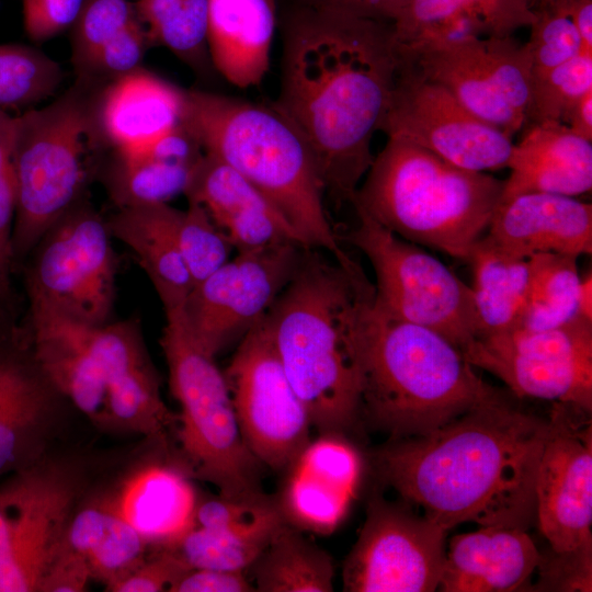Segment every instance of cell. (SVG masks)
Masks as SVG:
<instances>
[{
    "label": "cell",
    "instance_id": "8992f818",
    "mask_svg": "<svg viewBox=\"0 0 592 592\" xmlns=\"http://www.w3.org/2000/svg\"><path fill=\"white\" fill-rule=\"evenodd\" d=\"M503 186L487 172L456 167L413 143L388 137L352 205L400 238L467 262Z\"/></svg>",
    "mask_w": 592,
    "mask_h": 592
},
{
    "label": "cell",
    "instance_id": "7402d4cb",
    "mask_svg": "<svg viewBox=\"0 0 592 592\" xmlns=\"http://www.w3.org/2000/svg\"><path fill=\"white\" fill-rule=\"evenodd\" d=\"M184 195L187 202L204 207L237 252L283 241L304 244L280 210L252 183L212 155L204 152L201 157Z\"/></svg>",
    "mask_w": 592,
    "mask_h": 592
},
{
    "label": "cell",
    "instance_id": "ab89813d",
    "mask_svg": "<svg viewBox=\"0 0 592 592\" xmlns=\"http://www.w3.org/2000/svg\"><path fill=\"white\" fill-rule=\"evenodd\" d=\"M591 90L592 54L583 52L542 75L532 77L524 127L544 122L563 124L570 109Z\"/></svg>",
    "mask_w": 592,
    "mask_h": 592
},
{
    "label": "cell",
    "instance_id": "f546056e",
    "mask_svg": "<svg viewBox=\"0 0 592 592\" xmlns=\"http://www.w3.org/2000/svg\"><path fill=\"white\" fill-rule=\"evenodd\" d=\"M66 545L83 557L90 578L103 582L106 591L146 560L149 547L130 524L100 501L78 506Z\"/></svg>",
    "mask_w": 592,
    "mask_h": 592
},
{
    "label": "cell",
    "instance_id": "ac0fdd59",
    "mask_svg": "<svg viewBox=\"0 0 592 592\" xmlns=\"http://www.w3.org/2000/svg\"><path fill=\"white\" fill-rule=\"evenodd\" d=\"M535 481V514L550 549L592 546V425L588 412L554 402Z\"/></svg>",
    "mask_w": 592,
    "mask_h": 592
},
{
    "label": "cell",
    "instance_id": "7a4b0ae2",
    "mask_svg": "<svg viewBox=\"0 0 592 592\" xmlns=\"http://www.w3.org/2000/svg\"><path fill=\"white\" fill-rule=\"evenodd\" d=\"M547 434L548 420L499 395L429 434L391 440L373 459L384 483L446 530L464 522L526 528Z\"/></svg>",
    "mask_w": 592,
    "mask_h": 592
},
{
    "label": "cell",
    "instance_id": "ee69618b",
    "mask_svg": "<svg viewBox=\"0 0 592 592\" xmlns=\"http://www.w3.org/2000/svg\"><path fill=\"white\" fill-rule=\"evenodd\" d=\"M15 116L0 109V305L11 297L12 231L16 208L13 161Z\"/></svg>",
    "mask_w": 592,
    "mask_h": 592
},
{
    "label": "cell",
    "instance_id": "836d02e7",
    "mask_svg": "<svg viewBox=\"0 0 592 592\" xmlns=\"http://www.w3.org/2000/svg\"><path fill=\"white\" fill-rule=\"evenodd\" d=\"M578 259L559 253L528 258L530 287L517 328L546 330L580 317Z\"/></svg>",
    "mask_w": 592,
    "mask_h": 592
},
{
    "label": "cell",
    "instance_id": "ffe728a7",
    "mask_svg": "<svg viewBox=\"0 0 592 592\" xmlns=\"http://www.w3.org/2000/svg\"><path fill=\"white\" fill-rule=\"evenodd\" d=\"M59 395L30 345L0 339V479L46 455Z\"/></svg>",
    "mask_w": 592,
    "mask_h": 592
},
{
    "label": "cell",
    "instance_id": "4dcf8cb0",
    "mask_svg": "<svg viewBox=\"0 0 592 592\" xmlns=\"http://www.w3.org/2000/svg\"><path fill=\"white\" fill-rule=\"evenodd\" d=\"M474 275L471 287L481 335L516 328L530 287L528 259L515 257L482 237L467 260Z\"/></svg>",
    "mask_w": 592,
    "mask_h": 592
},
{
    "label": "cell",
    "instance_id": "603a6c76",
    "mask_svg": "<svg viewBox=\"0 0 592 592\" xmlns=\"http://www.w3.org/2000/svg\"><path fill=\"white\" fill-rule=\"evenodd\" d=\"M191 477L183 465L151 462L99 501L130 524L149 547L170 549L195 527L200 499Z\"/></svg>",
    "mask_w": 592,
    "mask_h": 592
},
{
    "label": "cell",
    "instance_id": "83f0119b",
    "mask_svg": "<svg viewBox=\"0 0 592 592\" xmlns=\"http://www.w3.org/2000/svg\"><path fill=\"white\" fill-rule=\"evenodd\" d=\"M274 30V0H208V57L216 71L237 88L263 81Z\"/></svg>",
    "mask_w": 592,
    "mask_h": 592
},
{
    "label": "cell",
    "instance_id": "7c38bea8",
    "mask_svg": "<svg viewBox=\"0 0 592 592\" xmlns=\"http://www.w3.org/2000/svg\"><path fill=\"white\" fill-rule=\"evenodd\" d=\"M399 53L480 119L511 138L523 129L531 66L524 44L513 35L471 36Z\"/></svg>",
    "mask_w": 592,
    "mask_h": 592
},
{
    "label": "cell",
    "instance_id": "5b68a950",
    "mask_svg": "<svg viewBox=\"0 0 592 592\" xmlns=\"http://www.w3.org/2000/svg\"><path fill=\"white\" fill-rule=\"evenodd\" d=\"M440 333L369 309L361 349V418L402 440L429 434L501 395Z\"/></svg>",
    "mask_w": 592,
    "mask_h": 592
},
{
    "label": "cell",
    "instance_id": "2e32d148",
    "mask_svg": "<svg viewBox=\"0 0 592 592\" xmlns=\"http://www.w3.org/2000/svg\"><path fill=\"white\" fill-rule=\"evenodd\" d=\"M448 530L382 497H373L343 566L346 592H432L439 589Z\"/></svg>",
    "mask_w": 592,
    "mask_h": 592
},
{
    "label": "cell",
    "instance_id": "bcb514c9",
    "mask_svg": "<svg viewBox=\"0 0 592 592\" xmlns=\"http://www.w3.org/2000/svg\"><path fill=\"white\" fill-rule=\"evenodd\" d=\"M539 579L536 588L549 591H591L592 546L572 551L551 550L537 566Z\"/></svg>",
    "mask_w": 592,
    "mask_h": 592
},
{
    "label": "cell",
    "instance_id": "277c9868",
    "mask_svg": "<svg viewBox=\"0 0 592 592\" xmlns=\"http://www.w3.org/2000/svg\"><path fill=\"white\" fill-rule=\"evenodd\" d=\"M182 125L204 152L230 166L284 216L308 248L361 270L341 247L323 205L315 158L301 133L274 104L184 90Z\"/></svg>",
    "mask_w": 592,
    "mask_h": 592
},
{
    "label": "cell",
    "instance_id": "c3c4849f",
    "mask_svg": "<svg viewBox=\"0 0 592 592\" xmlns=\"http://www.w3.org/2000/svg\"><path fill=\"white\" fill-rule=\"evenodd\" d=\"M191 567L173 550L158 549L129 576L109 589L112 592L169 591Z\"/></svg>",
    "mask_w": 592,
    "mask_h": 592
},
{
    "label": "cell",
    "instance_id": "e0dca14e",
    "mask_svg": "<svg viewBox=\"0 0 592 592\" xmlns=\"http://www.w3.org/2000/svg\"><path fill=\"white\" fill-rule=\"evenodd\" d=\"M380 130L476 172L506 168L514 145L510 136L402 60Z\"/></svg>",
    "mask_w": 592,
    "mask_h": 592
},
{
    "label": "cell",
    "instance_id": "30bf717a",
    "mask_svg": "<svg viewBox=\"0 0 592 592\" xmlns=\"http://www.w3.org/2000/svg\"><path fill=\"white\" fill-rule=\"evenodd\" d=\"M82 493L81 474L47 455L0 479V592H43Z\"/></svg>",
    "mask_w": 592,
    "mask_h": 592
},
{
    "label": "cell",
    "instance_id": "d590c367",
    "mask_svg": "<svg viewBox=\"0 0 592 592\" xmlns=\"http://www.w3.org/2000/svg\"><path fill=\"white\" fill-rule=\"evenodd\" d=\"M391 25L399 52L488 36L482 19L466 0H408Z\"/></svg>",
    "mask_w": 592,
    "mask_h": 592
},
{
    "label": "cell",
    "instance_id": "9f6ffc18",
    "mask_svg": "<svg viewBox=\"0 0 592 592\" xmlns=\"http://www.w3.org/2000/svg\"><path fill=\"white\" fill-rule=\"evenodd\" d=\"M579 316L592 321V275L581 276L579 287Z\"/></svg>",
    "mask_w": 592,
    "mask_h": 592
},
{
    "label": "cell",
    "instance_id": "d4e9b609",
    "mask_svg": "<svg viewBox=\"0 0 592 592\" xmlns=\"http://www.w3.org/2000/svg\"><path fill=\"white\" fill-rule=\"evenodd\" d=\"M540 559L526 528L480 526L456 535L446 547L439 584L443 592H510L523 588Z\"/></svg>",
    "mask_w": 592,
    "mask_h": 592
},
{
    "label": "cell",
    "instance_id": "d6a6232c",
    "mask_svg": "<svg viewBox=\"0 0 592 592\" xmlns=\"http://www.w3.org/2000/svg\"><path fill=\"white\" fill-rule=\"evenodd\" d=\"M285 522L276 502L254 519L231 527L195 526L173 549L191 568L246 571Z\"/></svg>",
    "mask_w": 592,
    "mask_h": 592
},
{
    "label": "cell",
    "instance_id": "cb8c5ba5",
    "mask_svg": "<svg viewBox=\"0 0 592 592\" xmlns=\"http://www.w3.org/2000/svg\"><path fill=\"white\" fill-rule=\"evenodd\" d=\"M184 90L138 68L109 82L96 101L102 139L115 155L143 153L181 124Z\"/></svg>",
    "mask_w": 592,
    "mask_h": 592
},
{
    "label": "cell",
    "instance_id": "7dc6e473",
    "mask_svg": "<svg viewBox=\"0 0 592 592\" xmlns=\"http://www.w3.org/2000/svg\"><path fill=\"white\" fill-rule=\"evenodd\" d=\"M84 0H22L23 26L35 43L46 42L71 27Z\"/></svg>",
    "mask_w": 592,
    "mask_h": 592
},
{
    "label": "cell",
    "instance_id": "f6af8a7d",
    "mask_svg": "<svg viewBox=\"0 0 592 592\" xmlns=\"http://www.w3.org/2000/svg\"><path fill=\"white\" fill-rule=\"evenodd\" d=\"M148 42L147 31L138 18L95 52L79 70L81 80L112 81L140 68Z\"/></svg>",
    "mask_w": 592,
    "mask_h": 592
},
{
    "label": "cell",
    "instance_id": "52a82bcc",
    "mask_svg": "<svg viewBox=\"0 0 592 592\" xmlns=\"http://www.w3.org/2000/svg\"><path fill=\"white\" fill-rule=\"evenodd\" d=\"M84 87L81 81L50 104L15 116L13 263L32 252L77 204L87 181L91 150L101 134L96 102L89 100Z\"/></svg>",
    "mask_w": 592,
    "mask_h": 592
},
{
    "label": "cell",
    "instance_id": "4316f807",
    "mask_svg": "<svg viewBox=\"0 0 592 592\" xmlns=\"http://www.w3.org/2000/svg\"><path fill=\"white\" fill-rule=\"evenodd\" d=\"M30 316V348L44 377L92 421L105 422L107 383L92 351L96 326L48 314Z\"/></svg>",
    "mask_w": 592,
    "mask_h": 592
},
{
    "label": "cell",
    "instance_id": "f35d334b",
    "mask_svg": "<svg viewBox=\"0 0 592 592\" xmlns=\"http://www.w3.org/2000/svg\"><path fill=\"white\" fill-rule=\"evenodd\" d=\"M62 80L60 66L38 49L0 45V109L32 106L50 96Z\"/></svg>",
    "mask_w": 592,
    "mask_h": 592
},
{
    "label": "cell",
    "instance_id": "e575fe53",
    "mask_svg": "<svg viewBox=\"0 0 592 592\" xmlns=\"http://www.w3.org/2000/svg\"><path fill=\"white\" fill-rule=\"evenodd\" d=\"M198 160L193 162L149 153L136 157L115 155L105 175L106 187L117 207L168 203L184 194Z\"/></svg>",
    "mask_w": 592,
    "mask_h": 592
},
{
    "label": "cell",
    "instance_id": "8fae6325",
    "mask_svg": "<svg viewBox=\"0 0 592 592\" xmlns=\"http://www.w3.org/2000/svg\"><path fill=\"white\" fill-rule=\"evenodd\" d=\"M112 235L93 208L75 204L34 248L27 274L30 315L89 326L110 322L117 259Z\"/></svg>",
    "mask_w": 592,
    "mask_h": 592
},
{
    "label": "cell",
    "instance_id": "6f0895ef",
    "mask_svg": "<svg viewBox=\"0 0 592 592\" xmlns=\"http://www.w3.org/2000/svg\"><path fill=\"white\" fill-rule=\"evenodd\" d=\"M542 1H544V0H536L535 7H536L538 3H540ZM535 7H534V8H535Z\"/></svg>",
    "mask_w": 592,
    "mask_h": 592
},
{
    "label": "cell",
    "instance_id": "f907efd6",
    "mask_svg": "<svg viewBox=\"0 0 592 592\" xmlns=\"http://www.w3.org/2000/svg\"><path fill=\"white\" fill-rule=\"evenodd\" d=\"M254 585L244 571L191 568L169 592H251Z\"/></svg>",
    "mask_w": 592,
    "mask_h": 592
},
{
    "label": "cell",
    "instance_id": "4fadbf2b",
    "mask_svg": "<svg viewBox=\"0 0 592 592\" xmlns=\"http://www.w3.org/2000/svg\"><path fill=\"white\" fill-rule=\"evenodd\" d=\"M462 353L516 396L592 411V321L577 317L546 330L516 327L481 335Z\"/></svg>",
    "mask_w": 592,
    "mask_h": 592
},
{
    "label": "cell",
    "instance_id": "6da1fadb",
    "mask_svg": "<svg viewBox=\"0 0 592 592\" xmlns=\"http://www.w3.org/2000/svg\"><path fill=\"white\" fill-rule=\"evenodd\" d=\"M401 66L391 22L308 2L283 35L274 106L301 133L325 195L352 204Z\"/></svg>",
    "mask_w": 592,
    "mask_h": 592
},
{
    "label": "cell",
    "instance_id": "b9f144b4",
    "mask_svg": "<svg viewBox=\"0 0 592 592\" xmlns=\"http://www.w3.org/2000/svg\"><path fill=\"white\" fill-rule=\"evenodd\" d=\"M187 203L179 213L177 240L194 286L225 264L234 247L204 207Z\"/></svg>",
    "mask_w": 592,
    "mask_h": 592
},
{
    "label": "cell",
    "instance_id": "d6986e66",
    "mask_svg": "<svg viewBox=\"0 0 592 592\" xmlns=\"http://www.w3.org/2000/svg\"><path fill=\"white\" fill-rule=\"evenodd\" d=\"M363 456L342 433H320L285 469L276 500L300 531L329 535L345 519L358 490Z\"/></svg>",
    "mask_w": 592,
    "mask_h": 592
},
{
    "label": "cell",
    "instance_id": "9c48e42d",
    "mask_svg": "<svg viewBox=\"0 0 592 592\" xmlns=\"http://www.w3.org/2000/svg\"><path fill=\"white\" fill-rule=\"evenodd\" d=\"M355 212L357 224L346 239L373 266L374 306L392 318L440 333L460 351L479 338L471 287L418 244Z\"/></svg>",
    "mask_w": 592,
    "mask_h": 592
},
{
    "label": "cell",
    "instance_id": "681fc988",
    "mask_svg": "<svg viewBox=\"0 0 592 592\" xmlns=\"http://www.w3.org/2000/svg\"><path fill=\"white\" fill-rule=\"evenodd\" d=\"M482 19L488 36H510L534 21L536 0H466Z\"/></svg>",
    "mask_w": 592,
    "mask_h": 592
},
{
    "label": "cell",
    "instance_id": "44dd1931",
    "mask_svg": "<svg viewBox=\"0 0 592 592\" xmlns=\"http://www.w3.org/2000/svg\"><path fill=\"white\" fill-rule=\"evenodd\" d=\"M483 237L519 258H580L592 252V205L566 195L520 194L499 203Z\"/></svg>",
    "mask_w": 592,
    "mask_h": 592
},
{
    "label": "cell",
    "instance_id": "816d5d0a",
    "mask_svg": "<svg viewBox=\"0 0 592 592\" xmlns=\"http://www.w3.org/2000/svg\"><path fill=\"white\" fill-rule=\"evenodd\" d=\"M90 572L86 560L66 545L49 571L43 592H81L86 590Z\"/></svg>",
    "mask_w": 592,
    "mask_h": 592
},
{
    "label": "cell",
    "instance_id": "74e56055",
    "mask_svg": "<svg viewBox=\"0 0 592 592\" xmlns=\"http://www.w3.org/2000/svg\"><path fill=\"white\" fill-rule=\"evenodd\" d=\"M106 421L166 443L175 417L166 407L150 361L117 377L107 386Z\"/></svg>",
    "mask_w": 592,
    "mask_h": 592
},
{
    "label": "cell",
    "instance_id": "60d3db41",
    "mask_svg": "<svg viewBox=\"0 0 592 592\" xmlns=\"http://www.w3.org/2000/svg\"><path fill=\"white\" fill-rule=\"evenodd\" d=\"M530 39L524 44L531 78L582 53L579 33L565 0H545L534 8Z\"/></svg>",
    "mask_w": 592,
    "mask_h": 592
},
{
    "label": "cell",
    "instance_id": "11a10c76",
    "mask_svg": "<svg viewBox=\"0 0 592 592\" xmlns=\"http://www.w3.org/2000/svg\"><path fill=\"white\" fill-rule=\"evenodd\" d=\"M563 124L574 134L592 141V90L576 102L567 114Z\"/></svg>",
    "mask_w": 592,
    "mask_h": 592
},
{
    "label": "cell",
    "instance_id": "9a60e30c",
    "mask_svg": "<svg viewBox=\"0 0 592 592\" xmlns=\"http://www.w3.org/2000/svg\"><path fill=\"white\" fill-rule=\"evenodd\" d=\"M306 248L296 241H283L238 251L194 285L181 315L196 343L215 357L239 343L289 283Z\"/></svg>",
    "mask_w": 592,
    "mask_h": 592
},
{
    "label": "cell",
    "instance_id": "f1b7e54d",
    "mask_svg": "<svg viewBox=\"0 0 592 592\" xmlns=\"http://www.w3.org/2000/svg\"><path fill=\"white\" fill-rule=\"evenodd\" d=\"M179 213L169 203H147L118 207L106 220L113 239L134 253L164 311L182 308L193 288L177 240Z\"/></svg>",
    "mask_w": 592,
    "mask_h": 592
},
{
    "label": "cell",
    "instance_id": "f5cc1de1",
    "mask_svg": "<svg viewBox=\"0 0 592 592\" xmlns=\"http://www.w3.org/2000/svg\"><path fill=\"white\" fill-rule=\"evenodd\" d=\"M408 0H308L310 3L340 8L355 14L392 22Z\"/></svg>",
    "mask_w": 592,
    "mask_h": 592
},
{
    "label": "cell",
    "instance_id": "5bb4252c",
    "mask_svg": "<svg viewBox=\"0 0 592 592\" xmlns=\"http://www.w3.org/2000/svg\"><path fill=\"white\" fill-rule=\"evenodd\" d=\"M224 374L248 449L261 465L285 471L311 440L312 425L264 317L240 340Z\"/></svg>",
    "mask_w": 592,
    "mask_h": 592
},
{
    "label": "cell",
    "instance_id": "1f68e13d",
    "mask_svg": "<svg viewBox=\"0 0 592 592\" xmlns=\"http://www.w3.org/2000/svg\"><path fill=\"white\" fill-rule=\"evenodd\" d=\"M249 569L259 592L333 591L331 556L286 521Z\"/></svg>",
    "mask_w": 592,
    "mask_h": 592
},
{
    "label": "cell",
    "instance_id": "484cf974",
    "mask_svg": "<svg viewBox=\"0 0 592 592\" xmlns=\"http://www.w3.org/2000/svg\"><path fill=\"white\" fill-rule=\"evenodd\" d=\"M513 145L500 202L524 193L577 197L592 189V141L567 125L544 122L525 126Z\"/></svg>",
    "mask_w": 592,
    "mask_h": 592
},
{
    "label": "cell",
    "instance_id": "3957f363",
    "mask_svg": "<svg viewBox=\"0 0 592 592\" xmlns=\"http://www.w3.org/2000/svg\"><path fill=\"white\" fill-rule=\"evenodd\" d=\"M374 284L306 248L264 321L284 372L318 433L352 430L361 418V349Z\"/></svg>",
    "mask_w": 592,
    "mask_h": 592
},
{
    "label": "cell",
    "instance_id": "db71d44e",
    "mask_svg": "<svg viewBox=\"0 0 592 592\" xmlns=\"http://www.w3.org/2000/svg\"><path fill=\"white\" fill-rule=\"evenodd\" d=\"M565 1L579 33L582 52L592 54V0Z\"/></svg>",
    "mask_w": 592,
    "mask_h": 592
},
{
    "label": "cell",
    "instance_id": "8d00e7d4",
    "mask_svg": "<svg viewBox=\"0 0 592 592\" xmlns=\"http://www.w3.org/2000/svg\"><path fill=\"white\" fill-rule=\"evenodd\" d=\"M135 8L150 42L167 47L194 69L204 68L208 0H137Z\"/></svg>",
    "mask_w": 592,
    "mask_h": 592
},
{
    "label": "cell",
    "instance_id": "ba28073f",
    "mask_svg": "<svg viewBox=\"0 0 592 592\" xmlns=\"http://www.w3.org/2000/svg\"><path fill=\"white\" fill-rule=\"evenodd\" d=\"M164 314L160 343L170 389L181 410L178 440L182 465L192 477L215 486L218 496H260L261 464L242 439L224 371L190 334L181 308Z\"/></svg>",
    "mask_w": 592,
    "mask_h": 592
},
{
    "label": "cell",
    "instance_id": "7bdbcfd3",
    "mask_svg": "<svg viewBox=\"0 0 592 592\" xmlns=\"http://www.w3.org/2000/svg\"><path fill=\"white\" fill-rule=\"evenodd\" d=\"M127 0H84L71 34L72 62L79 71L95 52L138 19Z\"/></svg>",
    "mask_w": 592,
    "mask_h": 592
}]
</instances>
